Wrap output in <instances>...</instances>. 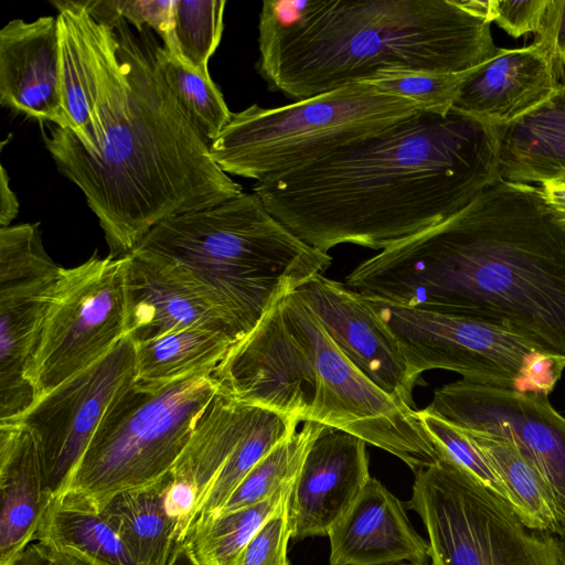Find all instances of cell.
I'll use <instances>...</instances> for the list:
<instances>
[{
    "instance_id": "cell-6",
    "label": "cell",
    "mask_w": 565,
    "mask_h": 565,
    "mask_svg": "<svg viewBox=\"0 0 565 565\" xmlns=\"http://www.w3.org/2000/svg\"><path fill=\"white\" fill-rule=\"evenodd\" d=\"M423 108L369 82L348 84L290 104H253L233 114L210 143V154L231 175L264 180L316 162L377 136Z\"/></svg>"
},
{
    "instance_id": "cell-37",
    "label": "cell",
    "mask_w": 565,
    "mask_h": 565,
    "mask_svg": "<svg viewBox=\"0 0 565 565\" xmlns=\"http://www.w3.org/2000/svg\"><path fill=\"white\" fill-rule=\"evenodd\" d=\"M547 0H487L486 19L512 38L536 33Z\"/></svg>"
},
{
    "instance_id": "cell-38",
    "label": "cell",
    "mask_w": 565,
    "mask_h": 565,
    "mask_svg": "<svg viewBox=\"0 0 565 565\" xmlns=\"http://www.w3.org/2000/svg\"><path fill=\"white\" fill-rule=\"evenodd\" d=\"M533 43L548 53L562 84L565 78V0H547Z\"/></svg>"
},
{
    "instance_id": "cell-36",
    "label": "cell",
    "mask_w": 565,
    "mask_h": 565,
    "mask_svg": "<svg viewBox=\"0 0 565 565\" xmlns=\"http://www.w3.org/2000/svg\"><path fill=\"white\" fill-rule=\"evenodd\" d=\"M288 499L249 541L236 565H289L287 546L291 532Z\"/></svg>"
},
{
    "instance_id": "cell-22",
    "label": "cell",
    "mask_w": 565,
    "mask_h": 565,
    "mask_svg": "<svg viewBox=\"0 0 565 565\" xmlns=\"http://www.w3.org/2000/svg\"><path fill=\"white\" fill-rule=\"evenodd\" d=\"M0 565H14L52 501L36 445L15 420L0 423Z\"/></svg>"
},
{
    "instance_id": "cell-3",
    "label": "cell",
    "mask_w": 565,
    "mask_h": 565,
    "mask_svg": "<svg viewBox=\"0 0 565 565\" xmlns=\"http://www.w3.org/2000/svg\"><path fill=\"white\" fill-rule=\"evenodd\" d=\"M451 109L420 111L253 192L308 245L385 249L430 228L498 181L499 131Z\"/></svg>"
},
{
    "instance_id": "cell-5",
    "label": "cell",
    "mask_w": 565,
    "mask_h": 565,
    "mask_svg": "<svg viewBox=\"0 0 565 565\" xmlns=\"http://www.w3.org/2000/svg\"><path fill=\"white\" fill-rule=\"evenodd\" d=\"M130 253L203 297L244 335L282 295L332 263L328 253L278 221L254 192L168 217Z\"/></svg>"
},
{
    "instance_id": "cell-24",
    "label": "cell",
    "mask_w": 565,
    "mask_h": 565,
    "mask_svg": "<svg viewBox=\"0 0 565 565\" xmlns=\"http://www.w3.org/2000/svg\"><path fill=\"white\" fill-rule=\"evenodd\" d=\"M57 8L63 107L68 129L85 149L93 147L96 127L97 70L83 1H52Z\"/></svg>"
},
{
    "instance_id": "cell-19",
    "label": "cell",
    "mask_w": 565,
    "mask_h": 565,
    "mask_svg": "<svg viewBox=\"0 0 565 565\" xmlns=\"http://www.w3.org/2000/svg\"><path fill=\"white\" fill-rule=\"evenodd\" d=\"M559 86L551 56L537 44L500 47L465 79L452 109L504 127L541 106Z\"/></svg>"
},
{
    "instance_id": "cell-9",
    "label": "cell",
    "mask_w": 565,
    "mask_h": 565,
    "mask_svg": "<svg viewBox=\"0 0 565 565\" xmlns=\"http://www.w3.org/2000/svg\"><path fill=\"white\" fill-rule=\"evenodd\" d=\"M364 299L396 338L417 381L439 369L480 385L548 395L565 370V359L487 322Z\"/></svg>"
},
{
    "instance_id": "cell-20",
    "label": "cell",
    "mask_w": 565,
    "mask_h": 565,
    "mask_svg": "<svg viewBox=\"0 0 565 565\" xmlns=\"http://www.w3.org/2000/svg\"><path fill=\"white\" fill-rule=\"evenodd\" d=\"M328 536L330 565H426L430 558L402 502L372 477Z\"/></svg>"
},
{
    "instance_id": "cell-17",
    "label": "cell",
    "mask_w": 565,
    "mask_h": 565,
    "mask_svg": "<svg viewBox=\"0 0 565 565\" xmlns=\"http://www.w3.org/2000/svg\"><path fill=\"white\" fill-rule=\"evenodd\" d=\"M366 444L321 424L289 494L291 539L328 535L353 505L371 478Z\"/></svg>"
},
{
    "instance_id": "cell-16",
    "label": "cell",
    "mask_w": 565,
    "mask_h": 565,
    "mask_svg": "<svg viewBox=\"0 0 565 565\" xmlns=\"http://www.w3.org/2000/svg\"><path fill=\"white\" fill-rule=\"evenodd\" d=\"M348 360L390 396L415 408L412 375L399 344L359 292L318 274L295 289ZM416 409V408H415Z\"/></svg>"
},
{
    "instance_id": "cell-27",
    "label": "cell",
    "mask_w": 565,
    "mask_h": 565,
    "mask_svg": "<svg viewBox=\"0 0 565 565\" xmlns=\"http://www.w3.org/2000/svg\"><path fill=\"white\" fill-rule=\"evenodd\" d=\"M235 342L224 333L201 328L134 342L136 381L159 384L213 374Z\"/></svg>"
},
{
    "instance_id": "cell-7",
    "label": "cell",
    "mask_w": 565,
    "mask_h": 565,
    "mask_svg": "<svg viewBox=\"0 0 565 565\" xmlns=\"http://www.w3.org/2000/svg\"><path fill=\"white\" fill-rule=\"evenodd\" d=\"M217 388L209 373L170 383L135 381L110 403L62 495L103 511L117 494L170 475Z\"/></svg>"
},
{
    "instance_id": "cell-10",
    "label": "cell",
    "mask_w": 565,
    "mask_h": 565,
    "mask_svg": "<svg viewBox=\"0 0 565 565\" xmlns=\"http://www.w3.org/2000/svg\"><path fill=\"white\" fill-rule=\"evenodd\" d=\"M280 307L313 366L316 399L308 422L353 434L397 457L415 473L439 460L417 409L390 396L361 373L296 290L281 296Z\"/></svg>"
},
{
    "instance_id": "cell-18",
    "label": "cell",
    "mask_w": 565,
    "mask_h": 565,
    "mask_svg": "<svg viewBox=\"0 0 565 565\" xmlns=\"http://www.w3.org/2000/svg\"><path fill=\"white\" fill-rule=\"evenodd\" d=\"M0 104L70 129L61 93L57 17L14 19L0 31Z\"/></svg>"
},
{
    "instance_id": "cell-2",
    "label": "cell",
    "mask_w": 565,
    "mask_h": 565,
    "mask_svg": "<svg viewBox=\"0 0 565 565\" xmlns=\"http://www.w3.org/2000/svg\"><path fill=\"white\" fill-rule=\"evenodd\" d=\"M88 24L98 85L93 147L57 126L43 139L58 171L83 191L109 255L121 257L163 220L244 192L182 110L147 31L141 41L122 18L106 23L90 14Z\"/></svg>"
},
{
    "instance_id": "cell-21",
    "label": "cell",
    "mask_w": 565,
    "mask_h": 565,
    "mask_svg": "<svg viewBox=\"0 0 565 565\" xmlns=\"http://www.w3.org/2000/svg\"><path fill=\"white\" fill-rule=\"evenodd\" d=\"M125 270L126 335L140 343L183 329L217 331L236 342L241 330L218 309L183 284L134 254Z\"/></svg>"
},
{
    "instance_id": "cell-42",
    "label": "cell",
    "mask_w": 565,
    "mask_h": 565,
    "mask_svg": "<svg viewBox=\"0 0 565 565\" xmlns=\"http://www.w3.org/2000/svg\"><path fill=\"white\" fill-rule=\"evenodd\" d=\"M168 565H200L191 555L184 543L175 545Z\"/></svg>"
},
{
    "instance_id": "cell-29",
    "label": "cell",
    "mask_w": 565,
    "mask_h": 565,
    "mask_svg": "<svg viewBox=\"0 0 565 565\" xmlns=\"http://www.w3.org/2000/svg\"><path fill=\"white\" fill-rule=\"evenodd\" d=\"M295 480L263 502L195 521L183 542L193 558L200 565H236L249 541L288 499Z\"/></svg>"
},
{
    "instance_id": "cell-8",
    "label": "cell",
    "mask_w": 565,
    "mask_h": 565,
    "mask_svg": "<svg viewBox=\"0 0 565 565\" xmlns=\"http://www.w3.org/2000/svg\"><path fill=\"white\" fill-rule=\"evenodd\" d=\"M408 508L428 534L431 565H562V546L468 472L439 460L415 473Z\"/></svg>"
},
{
    "instance_id": "cell-44",
    "label": "cell",
    "mask_w": 565,
    "mask_h": 565,
    "mask_svg": "<svg viewBox=\"0 0 565 565\" xmlns=\"http://www.w3.org/2000/svg\"><path fill=\"white\" fill-rule=\"evenodd\" d=\"M562 85H564V86H565V78H564V81L562 82Z\"/></svg>"
},
{
    "instance_id": "cell-31",
    "label": "cell",
    "mask_w": 565,
    "mask_h": 565,
    "mask_svg": "<svg viewBox=\"0 0 565 565\" xmlns=\"http://www.w3.org/2000/svg\"><path fill=\"white\" fill-rule=\"evenodd\" d=\"M225 4L224 0H173L172 29L163 49L211 77L207 63L222 38Z\"/></svg>"
},
{
    "instance_id": "cell-39",
    "label": "cell",
    "mask_w": 565,
    "mask_h": 565,
    "mask_svg": "<svg viewBox=\"0 0 565 565\" xmlns=\"http://www.w3.org/2000/svg\"><path fill=\"white\" fill-rule=\"evenodd\" d=\"M14 565H83L74 557L42 542L31 543L18 557Z\"/></svg>"
},
{
    "instance_id": "cell-12",
    "label": "cell",
    "mask_w": 565,
    "mask_h": 565,
    "mask_svg": "<svg viewBox=\"0 0 565 565\" xmlns=\"http://www.w3.org/2000/svg\"><path fill=\"white\" fill-rule=\"evenodd\" d=\"M299 423L292 416L244 403L218 387L198 415L171 471L174 480L185 481L198 491L196 519L215 513Z\"/></svg>"
},
{
    "instance_id": "cell-41",
    "label": "cell",
    "mask_w": 565,
    "mask_h": 565,
    "mask_svg": "<svg viewBox=\"0 0 565 565\" xmlns=\"http://www.w3.org/2000/svg\"><path fill=\"white\" fill-rule=\"evenodd\" d=\"M540 192L545 202L565 221V182H545Z\"/></svg>"
},
{
    "instance_id": "cell-33",
    "label": "cell",
    "mask_w": 565,
    "mask_h": 565,
    "mask_svg": "<svg viewBox=\"0 0 565 565\" xmlns=\"http://www.w3.org/2000/svg\"><path fill=\"white\" fill-rule=\"evenodd\" d=\"M417 414L439 458L451 461L512 505V499L504 482L483 451L465 430L425 408L417 411Z\"/></svg>"
},
{
    "instance_id": "cell-15",
    "label": "cell",
    "mask_w": 565,
    "mask_h": 565,
    "mask_svg": "<svg viewBox=\"0 0 565 565\" xmlns=\"http://www.w3.org/2000/svg\"><path fill=\"white\" fill-rule=\"evenodd\" d=\"M425 409L460 428L511 441L547 483L559 535L565 536V417L547 395L461 379L436 388Z\"/></svg>"
},
{
    "instance_id": "cell-14",
    "label": "cell",
    "mask_w": 565,
    "mask_h": 565,
    "mask_svg": "<svg viewBox=\"0 0 565 565\" xmlns=\"http://www.w3.org/2000/svg\"><path fill=\"white\" fill-rule=\"evenodd\" d=\"M60 270L39 223L0 227V423L35 401L26 369Z\"/></svg>"
},
{
    "instance_id": "cell-13",
    "label": "cell",
    "mask_w": 565,
    "mask_h": 565,
    "mask_svg": "<svg viewBox=\"0 0 565 565\" xmlns=\"http://www.w3.org/2000/svg\"><path fill=\"white\" fill-rule=\"evenodd\" d=\"M135 381V343L126 335L105 356L36 398L14 419L36 445L52 500L64 493L110 403Z\"/></svg>"
},
{
    "instance_id": "cell-26",
    "label": "cell",
    "mask_w": 565,
    "mask_h": 565,
    "mask_svg": "<svg viewBox=\"0 0 565 565\" xmlns=\"http://www.w3.org/2000/svg\"><path fill=\"white\" fill-rule=\"evenodd\" d=\"M172 480L128 490L113 498L103 510L139 565H168L178 544L177 524L166 507Z\"/></svg>"
},
{
    "instance_id": "cell-43",
    "label": "cell",
    "mask_w": 565,
    "mask_h": 565,
    "mask_svg": "<svg viewBox=\"0 0 565 565\" xmlns=\"http://www.w3.org/2000/svg\"><path fill=\"white\" fill-rule=\"evenodd\" d=\"M562 565H565V543L562 546Z\"/></svg>"
},
{
    "instance_id": "cell-11",
    "label": "cell",
    "mask_w": 565,
    "mask_h": 565,
    "mask_svg": "<svg viewBox=\"0 0 565 565\" xmlns=\"http://www.w3.org/2000/svg\"><path fill=\"white\" fill-rule=\"evenodd\" d=\"M127 256L62 268L26 369L35 399L85 370L126 337Z\"/></svg>"
},
{
    "instance_id": "cell-32",
    "label": "cell",
    "mask_w": 565,
    "mask_h": 565,
    "mask_svg": "<svg viewBox=\"0 0 565 565\" xmlns=\"http://www.w3.org/2000/svg\"><path fill=\"white\" fill-rule=\"evenodd\" d=\"M156 54L166 82L182 110L211 143L233 117L220 88L211 77L189 68L163 46L157 45Z\"/></svg>"
},
{
    "instance_id": "cell-40",
    "label": "cell",
    "mask_w": 565,
    "mask_h": 565,
    "mask_svg": "<svg viewBox=\"0 0 565 565\" xmlns=\"http://www.w3.org/2000/svg\"><path fill=\"white\" fill-rule=\"evenodd\" d=\"M19 201L17 194L10 188V178L1 166L0 177V227L11 226V222L18 216Z\"/></svg>"
},
{
    "instance_id": "cell-25",
    "label": "cell",
    "mask_w": 565,
    "mask_h": 565,
    "mask_svg": "<svg viewBox=\"0 0 565 565\" xmlns=\"http://www.w3.org/2000/svg\"><path fill=\"white\" fill-rule=\"evenodd\" d=\"M35 540L83 565H139L104 512L71 495L51 501Z\"/></svg>"
},
{
    "instance_id": "cell-35",
    "label": "cell",
    "mask_w": 565,
    "mask_h": 565,
    "mask_svg": "<svg viewBox=\"0 0 565 565\" xmlns=\"http://www.w3.org/2000/svg\"><path fill=\"white\" fill-rule=\"evenodd\" d=\"M83 3L97 21L110 23L122 18L139 32L148 25L163 43L171 33L173 0H85Z\"/></svg>"
},
{
    "instance_id": "cell-30",
    "label": "cell",
    "mask_w": 565,
    "mask_h": 565,
    "mask_svg": "<svg viewBox=\"0 0 565 565\" xmlns=\"http://www.w3.org/2000/svg\"><path fill=\"white\" fill-rule=\"evenodd\" d=\"M320 426L319 423L305 422L300 429L278 444L247 473L226 502L212 515L263 502L292 482Z\"/></svg>"
},
{
    "instance_id": "cell-4",
    "label": "cell",
    "mask_w": 565,
    "mask_h": 565,
    "mask_svg": "<svg viewBox=\"0 0 565 565\" xmlns=\"http://www.w3.org/2000/svg\"><path fill=\"white\" fill-rule=\"evenodd\" d=\"M469 0H307L286 24L258 23L257 71L301 100L406 72H461L494 56Z\"/></svg>"
},
{
    "instance_id": "cell-28",
    "label": "cell",
    "mask_w": 565,
    "mask_h": 565,
    "mask_svg": "<svg viewBox=\"0 0 565 565\" xmlns=\"http://www.w3.org/2000/svg\"><path fill=\"white\" fill-rule=\"evenodd\" d=\"M461 429L490 460L511 495L513 509L523 522L532 529L559 535L552 493L534 465L504 438Z\"/></svg>"
},
{
    "instance_id": "cell-23",
    "label": "cell",
    "mask_w": 565,
    "mask_h": 565,
    "mask_svg": "<svg viewBox=\"0 0 565 565\" xmlns=\"http://www.w3.org/2000/svg\"><path fill=\"white\" fill-rule=\"evenodd\" d=\"M499 178L512 183L565 182V86L541 106L501 127Z\"/></svg>"
},
{
    "instance_id": "cell-34",
    "label": "cell",
    "mask_w": 565,
    "mask_h": 565,
    "mask_svg": "<svg viewBox=\"0 0 565 565\" xmlns=\"http://www.w3.org/2000/svg\"><path fill=\"white\" fill-rule=\"evenodd\" d=\"M475 67L461 72L397 73L369 83L383 93L415 102L424 111L447 115Z\"/></svg>"
},
{
    "instance_id": "cell-1",
    "label": "cell",
    "mask_w": 565,
    "mask_h": 565,
    "mask_svg": "<svg viewBox=\"0 0 565 565\" xmlns=\"http://www.w3.org/2000/svg\"><path fill=\"white\" fill-rule=\"evenodd\" d=\"M345 284L367 299L487 322L565 359V221L537 186L499 179Z\"/></svg>"
}]
</instances>
